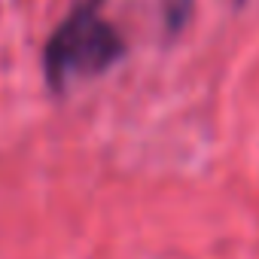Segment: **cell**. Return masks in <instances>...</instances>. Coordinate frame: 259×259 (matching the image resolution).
I'll use <instances>...</instances> for the list:
<instances>
[{
	"mask_svg": "<svg viewBox=\"0 0 259 259\" xmlns=\"http://www.w3.org/2000/svg\"><path fill=\"white\" fill-rule=\"evenodd\" d=\"M122 55L119 34L92 10H76L46 46V76L55 89L70 85L79 76L107 70Z\"/></svg>",
	"mask_w": 259,
	"mask_h": 259,
	"instance_id": "obj_1",
	"label": "cell"
}]
</instances>
